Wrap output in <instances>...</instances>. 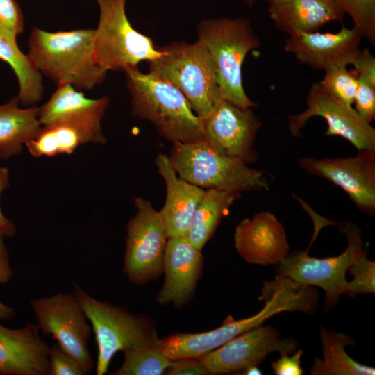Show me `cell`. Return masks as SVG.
<instances>
[{
  "label": "cell",
  "mask_w": 375,
  "mask_h": 375,
  "mask_svg": "<svg viewBox=\"0 0 375 375\" xmlns=\"http://www.w3.org/2000/svg\"><path fill=\"white\" fill-rule=\"evenodd\" d=\"M95 30L49 32L33 27L28 55L36 69L56 85L70 84L90 90L102 83L106 72L94 56Z\"/></svg>",
  "instance_id": "6da1fadb"
},
{
  "label": "cell",
  "mask_w": 375,
  "mask_h": 375,
  "mask_svg": "<svg viewBox=\"0 0 375 375\" xmlns=\"http://www.w3.org/2000/svg\"><path fill=\"white\" fill-rule=\"evenodd\" d=\"M133 115L147 119L172 143L205 140L202 119L172 84L138 67L126 71Z\"/></svg>",
  "instance_id": "7a4b0ae2"
},
{
  "label": "cell",
  "mask_w": 375,
  "mask_h": 375,
  "mask_svg": "<svg viewBox=\"0 0 375 375\" xmlns=\"http://www.w3.org/2000/svg\"><path fill=\"white\" fill-rule=\"evenodd\" d=\"M178 176L204 190H268L271 174L221 154L206 140L173 143L168 156Z\"/></svg>",
  "instance_id": "3957f363"
},
{
  "label": "cell",
  "mask_w": 375,
  "mask_h": 375,
  "mask_svg": "<svg viewBox=\"0 0 375 375\" xmlns=\"http://www.w3.org/2000/svg\"><path fill=\"white\" fill-rule=\"evenodd\" d=\"M197 35L214 62L222 97L242 108L255 107L257 104L247 95L242 78L246 56L260 45L249 19H204L198 25Z\"/></svg>",
  "instance_id": "277c9868"
},
{
  "label": "cell",
  "mask_w": 375,
  "mask_h": 375,
  "mask_svg": "<svg viewBox=\"0 0 375 375\" xmlns=\"http://www.w3.org/2000/svg\"><path fill=\"white\" fill-rule=\"evenodd\" d=\"M162 55L149 62V74L174 85L185 96L193 111L206 118L224 99L216 68L206 47L174 42L159 48Z\"/></svg>",
  "instance_id": "5b68a950"
},
{
  "label": "cell",
  "mask_w": 375,
  "mask_h": 375,
  "mask_svg": "<svg viewBox=\"0 0 375 375\" xmlns=\"http://www.w3.org/2000/svg\"><path fill=\"white\" fill-rule=\"evenodd\" d=\"M72 293L94 333L98 347L97 375L107 372L117 352L159 342L156 322L151 317L132 313L125 307L97 300L75 283Z\"/></svg>",
  "instance_id": "8992f818"
},
{
  "label": "cell",
  "mask_w": 375,
  "mask_h": 375,
  "mask_svg": "<svg viewBox=\"0 0 375 375\" xmlns=\"http://www.w3.org/2000/svg\"><path fill=\"white\" fill-rule=\"evenodd\" d=\"M99 19L95 30L94 56L103 71L124 72L151 62L163 52L152 40L135 30L126 12V0H95Z\"/></svg>",
  "instance_id": "52a82bcc"
},
{
  "label": "cell",
  "mask_w": 375,
  "mask_h": 375,
  "mask_svg": "<svg viewBox=\"0 0 375 375\" xmlns=\"http://www.w3.org/2000/svg\"><path fill=\"white\" fill-rule=\"evenodd\" d=\"M339 230L347 238V246L340 255L324 258L310 256L296 250L275 265L276 275L285 276L306 286L319 287L325 292V308L336 306L344 293L346 273L355 257L364 250L360 229L351 222H343Z\"/></svg>",
  "instance_id": "ba28073f"
},
{
  "label": "cell",
  "mask_w": 375,
  "mask_h": 375,
  "mask_svg": "<svg viewBox=\"0 0 375 375\" xmlns=\"http://www.w3.org/2000/svg\"><path fill=\"white\" fill-rule=\"evenodd\" d=\"M136 212L126 226L123 271L133 284L142 285L158 278L168 240L160 211L148 200H134Z\"/></svg>",
  "instance_id": "9c48e42d"
},
{
  "label": "cell",
  "mask_w": 375,
  "mask_h": 375,
  "mask_svg": "<svg viewBox=\"0 0 375 375\" xmlns=\"http://www.w3.org/2000/svg\"><path fill=\"white\" fill-rule=\"evenodd\" d=\"M31 306L38 326L45 335H51L88 374L94 364L88 348L92 327L73 293H57L34 299Z\"/></svg>",
  "instance_id": "30bf717a"
},
{
  "label": "cell",
  "mask_w": 375,
  "mask_h": 375,
  "mask_svg": "<svg viewBox=\"0 0 375 375\" xmlns=\"http://www.w3.org/2000/svg\"><path fill=\"white\" fill-rule=\"evenodd\" d=\"M307 108L288 117V129L294 138L312 117L324 118L328 124L326 136L338 135L350 142L358 150L375 151V129L352 106L331 94L319 83H313L306 96Z\"/></svg>",
  "instance_id": "8fae6325"
},
{
  "label": "cell",
  "mask_w": 375,
  "mask_h": 375,
  "mask_svg": "<svg viewBox=\"0 0 375 375\" xmlns=\"http://www.w3.org/2000/svg\"><path fill=\"white\" fill-rule=\"evenodd\" d=\"M298 345L292 338L282 339L275 327L260 325L199 358L209 374H229L258 366L273 352L292 354Z\"/></svg>",
  "instance_id": "7c38bea8"
},
{
  "label": "cell",
  "mask_w": 375,
  "mask_h": 375,
  "mask_svg": "<svg viewBox=\"0 0 375 375\" xmlns=\"http://www.w3.org/2000/svg\"><path fill=\"white\" fill-rule=\"evenodd\" d=\"M299 166L310 174L326 178L341 188L360 211L375 212V151L358 150L347 158L316 159L305 157Z\"/></svg>",
  "instance_id": "4fadbf2b"
},
{
  "label": "cell",
  "mask_w": 375,
  "mask_h": 375,
  "mask_svg": "<svg viewBox=\"0 0 375 375\" xmlns=\"http://www.w3.org/2000/svg\"><path fill=\"white\" fill-rule=\"evenodd\" d=\"M202 122L205 140L216 151L246 164L258 160L253 144L262 124L251 108H242L223 99Z\"/></svg>",
  "instance_id": "5bb4252c"
},
{
  "label": "cell",
  "mask_w": 375,
  "mask_h": 375,
  "mask_svg": "<svg viewBox=\"0 0 375 375\" xmlns=\"http://www.w3.org/2000/svg\"><path fill=\"white\" fill-rule=\"evenodd\" d=\"M263 301V308L253 316L238 320L228 316L221 326L204 333H174L160 339V348L172 360L201 358L233 338L262 325L269 318L285 310L283 303L277 297L265 298Z\"/></svg>",
  "instance_id": "9a60e30c"
},
{
  "label": "cell",
  "mask_w": 375,
  "mask_h": 375,
  "mask_svg": "<svg viewBox=\"0 0 375 375\" xmlns=\"http://www.w3.org/2000/svg\"><path fill=\"white\" fill-rule=\"evenodd\" d=\"M356 28L342 26L337 33H299L287 39L284 49L301 64L324 72L353 65L358 56L362 38Z\"/></svg>",
  "instance_id": "2e32d148"
},
{
  "label": "cell",
  "mask_w": 375,
  "mask_h": 375,
  "mask_svg": "<svg viewBox=\"0 0 375 375\" xmlns=\"http://www.w3.org/2000/svg\"><path fill=\"white\" fill-rule=\"evenodd\" d=\"M203 256L185 236L169 238L163 259L165 279L159 304L182 308L192 299L202 272Z\"/></svg>",
  "instance_id": "e0dca14e"
},
{
  "label": "cell",
  "mask_w": 375,
  "mask_h": 375,
  "mask_svg": "<svg viewBox=\"0 0 375 375\" xmlns=\"http://www.w3.org/2000/svg\"><path fill=\"white\" fill-rule=\"evenodd\" d=\"M234 242L245 261L263 266L278 265L290 251L285 228L270 211L242 219L235 228Z\"/></svg>",
  "instance_id": "ac0fdd59"
},
{
  "label": "cell",
  "mask_w": 375,
  "mask_h": 375,
  "mask_svg": "<svg viewBox=\"0 0 375 375\" xmlns=\"http://www.w3.org/2000/svg\"><path fill=\"white\" fill-rule=\"evenodd\" d=\"M28 323L10 329L0 323V375H49L50 346Z\"/></svg>",
  "instance_id": "d6986e66"
},
{
  "label": "cell",
  "mask_w": 375,
  "mask_h": 375,
  "mask_svg": "<svg viewBox=\"0 0 375 375\" xmlns=\"http://www.w3.org/2000/svg\"><path fill=\"white\" fill-rule=\"evenodd\" d=\"M158 172L166 185V199L160 210L168 238L185 236L188 232L194 211L206 190L180 178L168 155L160 153L156 158Z\"/></svg>",
  "instance_id": "ffe728a7"
},
{
  "label": "cell",
  "mask_w": 375,
  "mask_h": 375,
  "mask_svg": "<svg viewBox=\"0 0 375 375\" xmlns=\"http://www.w3.org/2000/svg\"><path fill=\"white\" fill-rule=\"evenodd\" d=\"M101 118L76 117L41 126L37 135L26 143L35 157L71 154L80 145L88 142L105 144Z\"/></svg>",
  "instance_id": "44dd1931"
},
{
  "label": "cell",
  "mask_w": 375,
  "mask_h": 375,
  "mask_svg": "<svg viewBox=\"0 0 375 375\" xmlns=\"http://www.w3.org/2000/svg\"><path fill=\"white\" fill-rule=\"evenodd\" d=\"M268 13L276 28L289 36L317 31L326 23L341 21L345 11L336 0H274Z\"/></svg>",
  "instance_id": "7402d4cb"
},
{
  "label": "cell",
  "mask_w": 375,
  "mask_h": 375,
  "mask_svg": "<svg viewBox=\"0 0 375 375\" xmlns=\"http://www.w3.org/2000/svg\"><path fill=\"white\" fill-rule=\"evenodd\" d=\"M109 101L108 97L90 99L70 84L60 85L49 101L39 108L38 119L44 126L69 118L103 119Z\"/></svg>",
  "instance_id": "603a6c76"
},
{
  "label": "cell",
  "mask_w": 375,
  "mask_h": 375,
  "mask_svg": "<svg viewBox=\"0 0 375 375\" xmlns=\"http://www.w3.org/2000/svg\"><path fill=\"white\" fill-rule=\"evenodd\" d=\"M17 97L0 105V159L19 154L26 144L39 132V108H21Z\"/></svg>",
  "instance_id": "cb8c5ba5"
},
{
  "label": "cell",
  "mask_w": 375,
  "mask_h": 375,
  "mask_svg": "<svg viewBox=\"0 0 375 375\" xmlns=\"http://www.w3.org/2000/svg\"><path fill=\"white\" fill-rule=\"evenodd\" d=\"M322 358H315L311 375H374L375 369L361 364L346 352L345 347L355 346L349 335L320 327Z\"/></svg>",
  "instance_id": "d4e9b609"
},
{
  "label": "cell",
  "mask_w": 375,
  "mask_h": 375,
  "mask_svg": "<svg viewBox=\"0 0 375 375\" xmlns=\"http://www.w3.org/2000/svg\"><path fill=\"white\" fill-rule=\"evenodd\" d=\"M240 197V192L206 190L185 237L195 248L201 251L214 234L222 218L228 213L231 206Z\"/></svg>",
  "instance_id": "484cf974"
},
{
  "label": "cell",
  "mask_w": 375,
  "mask_h": 375,
  "mask_svg": "<svg viewBox=\"0 0 375 375\" xmlns=\"http://www.w3.org/2000/svg\"><path fill=\"white\" fill-rule=\"evenodd\" d=\"M0 60L7 62L17 76L19 83L17 98L22 106H35L43 97L42 74L28 54L18 47L17 41L0 34Z\"/></svg>",
  "instance_id": "4316f807"
},
{
  "label": "cell",
  "mask_w": 375,
  "mask_h": 375,
  "mask_svg": "<svg viewBox=\"0 0 375 375\" xmlns=\"http://www.w3.org/2000/svg\"><path fill=\"white\" fill-rule=\"evenodd\" d=\"M158 344L144 345L124 351L122 366L110 373L112 375H162L165 374L174 360L167 358Z\"/></svg>",
  "instance_id": "83f0119b"
},
{
  "label": "cell",
  "mask_w": 375,
  "mask_h": 375,
  "mask_svg": "<svg viewBox=\"0 0 375 375\" xmlns=\"http://www.w3.org/2000/svg\"><path fill=\"white\" fill-rule=\"evenodd\" d=\"M347 272L353 276V279L347 281L344 294L355 299L358 295L374 294L375 262L367 258L366 251H362L355 257Z\"/></svg>",
  "instance_id": "f1b7e54d"
},
{
  "label": "cell",
  "mask_w": 375,
  "mask_h": 375,
  "mask_svg": "<svg viewBox=\"0 0 375 375\" xmlns=\"http://www.w3.org/2000/svg\"><path fill=\"white\" fill-rule=\"evenodd\" d=\"M358 75L353 69L338 67L325 71L322 80L319 82L331 94L345 103L352 106L358 87Z\"/></svg>",
  "instance_id": "f546056e"
},
{
  "label": "cell",
  "mask_w": 375,
  "mask_h": 375,
  "mask_svg": "<svg viewBox=\"0 0 375 375\" xmlns=\"http://www.w3.org/2000/svg\"><path fill=\"white\" fill-rule=\"evenodd\" d=\"M356 27L371 44H375V0H336Z\"/></svg>",
  "instance_id": "4dcf8cb0"
},
{
  "label": "cell",
  "mask_w": 375,
  "mask_h": 375,
  "mask_svg": "<svg viewBox=\"0 0 375 375\" xmlns=\"http://www.w3.org/2000/svg\"><path fill=\"white\" fill-rule=\"evenodd\" d=\"M24 31V17L16 0H0V34L17 41Z\"/></svg>",
  "instance_id": "1f68e13d"
},
{
  "label": "cell",
  "mask_w": 375,
  "mask_h": 375,
  "mask_svg": "<svg viewBox=\"0 0 375 375\" xmlns=\"http://www.w3.org/2000/svg\"><path fill=\"white\" fill-rule=\"evenodd\" d=\"M49 375H85L76 360L58 342L49 351Z\"/></svg>",
  "instance_id": "d6a6232c"
},
{
  "label": "cell",
  "mask_w": 375,
  "mask_h": 375,
  "mask_svg": "<svg viewBox=\"0 0 375 375\" xmlns=\"http://www.w3.org/2000/svg\"><path fill=\"white\" fill-rule=\"evenodd\" d=\"M355 110L367 122L375 118V83L359 76L354 97Z\"/></svg>",
  "instance_id": "836d02e7"
},
{
  "label": "cell",
  "mask_w": 375,
  "mask_h": 375,
  "mask_svg": "<svg viewBox=\"0 0 375 375\" xmlns=\"http://www.w3.org/2000/svg\"><path fill=\"white\" fill-rule=\"evenodd\" d=\"M6 236L0 231V283H7L12 277L9 254L5 244ZM15 316V311L0 302V320H9Z\"/></svg>",
  "instance_id": "e575fe53"
},
{
  "label": "cell",
  "mask_w": 375,
  "mask_h": 375,
  "mask_svg": "<svg viewBox=\"0 0 375 375\" xmlns=\"http://www.w3.org/2000/svg\"><path fill=\"white\" fill-rule=\"evenodd\" d=\"M290 354H281L280 358L272 363V369L276 375H302L301 367L303 350L299 349Z\"/></svg>",
  "instance_id": "d590c367"
},
{
  "label": "cell",
  "mask_w": 375,
  "mask_h": 375,
  "mask_svg": "<svg viewBox=\"0 0 375 375\" xmlns=\"http://www.w3.org/2000/svg\"><path fill=\"white\" fill-rule=\"evenodd\" d=\"M168 375H206L209 374L199 358H188L174 360L167 369Z\"/></svg>",
  "instance_id": "8d00e7d4"
},
{
  "label": "cell",
  "mask_w": 375,
  "mask_h": 375,
  "mask_svg": "<svg viewBox=\"0 0 375 375\" xmlns=\"http://www.w3.org/2000/svg\"><path fill=\"white\" fill-rule=\"evenodd\" d=\"M353 65L359 76L375 83V58L368 48L360 50Z\"/></svg>",
  "instance_id": "74e56055"
},
{
  "label": "cell",
  "mask_w": 375,
  "mask_h": 375,
  "mask_svg": "<svg viewBox=\"0 0 375 375\" xmlns=\"http://www.w3.org/2000/svg\"><path fill=\"white\" fill-rule=\"evenodd\" d=\"M10 186L9 171L6 167H0V195ZM0 231L5 236H12L16 232V228L12 221L6 218L0 208Z\"/></svg>",
  "instance_id": "f35d334b"
},
{
  "label": "cell",
  "mask_w": 375,
  "mask_h": 375,
  "mask_svg": "<svg viewBox=\"0 0 375 375\" xmlns=\"http://www.w3.org/2000/svg\"><path fill=\"white\" fill-rule=\"evenodd\" d=\"M244 373L242 374L247 375H259L262 374V371H260L257 366L249 367L242 371Z\"/></svg>",
  "instance_id": "ab89813d"
},
{
  "label": "cell",
  "mask_w": 375,
  "mask_h": 375,
  "mask_svg": "<svg viewBox=\"0 0 375 375\" xmlns=\"http://www.w3.org/2000/svg\"><path fill=\"white\" fill-rule=\"evenodd\" d=\"M244 2H246L248 5L251 6L257 0H243Z\"/></svg>",
  "instance_id": "60d3db41"
},
{
  "label": "cell",
  "mask_w": 375,
  "mask_h": 375,
  "mask_svg": "<svg viewBox=\"0 0 375 375\" xmlns=\"http://www.w3.org/2000/svg\"><path fill=\"white\" fill-rule=\"evenodd\" d=\"M274 0H267L268 2H271V1H273Z\"/></svg>",
  "instance_id": "b9f144b4"
}]
</instances>
